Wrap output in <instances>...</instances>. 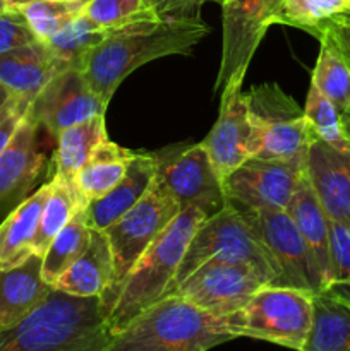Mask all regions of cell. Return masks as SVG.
<instances>
[{
    "instance_id": "19",
    "label": "cell",
    "mask_w": 350,
    "mask_h": 351,
    "mask_svg": "<svg viewBox=\"0 0 350 351\" xmlns=\"http://www.w3.org/2000/svg\"><path fill=\"white\" fill-rule=\"evenodd\" d=\"M43 257H27L23 264L0 269V331L14 328L40 307L55 290L41 276Z\"/></svg>"
},
{
    "instance_id": "33",
    "label": "cell",
    "mask_w": 350,
    "mask_h": 351,
    "mask_svg": "<svg viewBox=\"0 0 350 351\" xmlns=\"http://www.w3.org/2000/svg\"><path fill=\"white\" fill-rule=\"evenodd\" d=\"M84 5L75 0H36L21 7L27 24L40 41H48L65 24L82 14Z\"/></svg>"
},
{
    "instance_id": "12",
    "label": "cell",
    "mask_w": 350,
    "mask_h": 351,
    "mask_svg": "<svg viewBox=\"0 0 350 351\" xmlns=\"http://www.w3.org/2000/svg\"><path fill=\"white\" fill-rule=\"evenodd\" d=\"M304 175L305 160L273 161L254 156L223 178V194L237 209L287 211Z\"/></svg>"
},
{
    "instance_id": "24",
    "label": "cell",
    "mask_w": 350,
    "mask_h": 351,
    "mask_svg": "<svg viewBox=\"0 0 350 351\" xmlns=\"http://www.w3.org/2000/svg\"><path fill=\"white\" fill-rule=\"evenodd\" d=\"M287 215L290 216L302 239L314 254L326 288L333 287L331 266H329V218L312 191L307 171L288 202Z\"/></svg>"
},
{
    "instance_id": "10",
    "label": "cell",
    "mask_w": 350,
    "mask_h": 351,
    "mask_svg": "<svg viewBox=\"0 0 350 351\" xmlns=\"http://www.w3.org/2000/svg\"><path fill=\"white\" fill-rule=\"evenodd\" d=\"M153 156L156 175L180 209L198 208L211 216L226 204L222 178L201 143L168 146Z\"/></svg>"
},
{
    "instance_id": "5",
    "label": "cell",
    "mask_w": 350,
    "mask_h": 351,
    "mask_svg": "<svg viewBox=\"0 0 350 351\" xmlns=\"http://www.w3.org/2000/svg\"><path fill=\"white\" fill-rule=\"evenodd\" d=\"M209 261L246 264L268 285L281 287L283 276L273 254L268 250L253 226L229 202L198 226L175 274L174 290L189 274Z\"/></svg>"
},
{
    "instance_id": "35",
    "label": "cell",
    "mask_w": 350,
    "mask_h": 351,
    "mask_svg": "<svg viewBox=\"0 0 350 351\" xmlns=\"http://www.w3.org/2000/svg\"><path fill=\"white\" fill-rule=\"evenodd\" d=\"M329 266L333 287L350 283V230L329 219Z\"/></svg>"
},
{
    "instance_id": "36",
    "label": "cell",
    "mask_w": 350,
    "mask_h": 351,
    "mask_svg": "<svg viewBox=\"0 0 350 351\" xmlns=\"http://www.w3.org/2000/svg\"><path fill=\"white\" fill-rule=\"evenodd\" d=\"M40 41L19 9H5L0 12V53Z\"/></svg>"
},
{
    "instance_id": "17",
    "label": "cell",
    "mask_w": 350,
    "mask_h": 351,
    "mask_svg": "<svg viewBox=\"0 0 350 351\" xmlns=\"http://www.w3.org/2000/svg\"><path fill=\"white\" fill-rule=\"evenodd\" d=\"M40 127L24 117L10 143L0 154V218H5L17 204L27 197V192L40 177L45 163L38 151Z\"/></svg>"
},
{
    "instance_id": "40",
    "label": "cell",
    "mask_w": 350,
    "mask_h": 351,
    "mask_svg": "<svg viewBox=\"0 0 350 351\" xmlns=\"http://www.w3.org/2000/svg\"><path fill=\"white\" fill-rule=\"evenodd\" d=\"M31 2H36V0H5V5L7 9H21Z\"/></svg>"
},
{
    "instance_id": "39",
    "label": "cell",
    "mask_w": 350,
    "mask_h": 351,
    "mask_svg": "<svg viewBox=\"0 0 350 351\" xmlns=\"http://www.w3.org/2000/svg\"><path fill=\"white\" fill-rule=\"evenodd\" d=\"M14 101H16V98L12 96V93H10L5 86L0 84V119L9 112L10 106L14 105Z\"/></svg>"
},
{
    "instance_id": "18",
    "label": "cell",
    "mask_w": 350,
    "mask_h": 351,
    "mask_svg": "<svg viewBox=\"0 0 350 351\" xmlns=\"http://www.w3.org/2000/svg\"><path fill=\"white\" fill-rule=\"evenodd\" d=\"M65 69L69 65L45 41H34L0 53V84L5 86L14 98L31 106L38 93Z\"/></svg>"
},
{
    "instance_id": "31",
    "label": "cell",
    "mask_w": 350,
    "mask_h": 351,
    "mask_svg": "<svg viewBox=\"0 0 350 351\" xmlns=\"http://www.w3.org/2000/svg\"><path fill=\"white\" fill-rule=\"evenodd\" d=\"M82 14L106 29L161 19L158 0H91Z\"/></svg>"
},
{
    "instance_id": "28",
    "label": "cell",
    "mask_w": 350,
    "mask_h": 351,
    "mask_svg": "<svg viewBox=\"0 0 350 351\" xmlns=\"http://www.w3.org/2000/svg\"><path fill=\"white\" fill-rule=\"evenodd\" d=\"M81 206H88V202L81 197L74 182L54 175V178L50 180V192H48L47 201H45L40 225H38L36 237H34L33 242V252L36 256L43 257L51 240L71 221L74 213Z\"/></svg>"
},
{
    "instance_id": "45",
    "label": "cell",
    "mask_w": 350,
    "mask_h": 351,
    "mask_svg": "<svg viewBox=\"0 0 350 351\" xmlns=\"http://www.w3.org/2000/svg\"><path fill=\"white\" fill-rule=\"evenodd\" d=\"M343 2H345V5H347V9L350 10V0H343Z\"/></svg>"
},
{
    "instance_id": "8",
    "label": "cell",
    "mask_w": 350,
    "mask_h": 351,
    "mask_svg": "<svg viewBox=\"0 0 350 351\" xmlns=\"http://www.w3.org/2000/svg\"><path fill=\"white\" fill-rule=\"evenodd\" d=\"M249 110L263 136L256 158L273 161H302L316 134L304 110L280 89L278 84H263L247 93Z\"/></svg>"
},
{
    "instance_id": "13",
    "label": "cell",
    "mask_w": 350,
    "mask_h": 351,
    "mask_svg": "<svg viewBox=\"0 0 350 351\" xmlns=\"http://www.w3.org/2000/svg\"><path fill=\"white\" fill-rule=\"evenodd\" d=\"M266 285V281L246 264L209 261L189 274L172 293L215 317L223 319L240 311Z\"/></svg>"
},
{
    "instance_id": "38",
    "label": "cell",
    "mask_w": 350,
    "mask_h": 351,
    "mask_svg": "<svg viewBox=\"0 0 350 351\" xmlns=\"http://www.w3.org/2000/svg\"><path fill=\"white\" fill-rule=\"evenodd\" d=\"M27 110H30V106L24 105L21 99L16 98V101L10 106L9 112L0 119V154L5 149L7 144L10 143V139H12V136L16 134L19 123L23 122V119L26 117Z\"/></svg>"
},
{
    "instance_id": "37",
    "label": "cell",
    "mask_w": 350,
    "mask_h": 351,
    "mask_svg": "<svg viewBox=\"0 0 350 351\" xmlns=\"http://www.w3.org/2000/svg\"><path fill=\"white\" fill-rule=\"evenodd\" d=\"M319 31H326V33L336 41L340 50H342L343 55L347 57V60L350 62V10H345V12H340L336 14V16L326 19L325 23L314 31V36Z\"/></svg>"
},
{
    "instance_id": "4",
    "label": "cell",
    "mask_w": 350,
    "mask_h": 351,
    "mask_svg": "<svg viewBox=\"0 0 350 351\" xmlns=\"http://www.w3.org/2000/svg\"><path fill=\"white\" fill-rule=\"evenodd\" d=\"M232 339L222 317L172 293L113 332L103 351H208Z\"/></svg>"
},
{
    "instance_id": "29",
    "label": "cell",
    "mask_w": 350,
    "mask_h": 351,
    "mask_svg": "<svg viewBox=\"0 0 350 351\" xmlns=\"http://www.w3.org/2000/svg\"><path fill=\"white\" fill-rule=\"evenodd\" d=\"M88 206H81L71 221L57 233L51 243L48 245L47 252L43 254V263H41V276L48 285L55 288L58 278L69 269L72 263L78 257L82 256L88 249L91 228L88 225V215H86Z\"/></svg>"
},
{
    "instance_id": "43",
    "label": "cell",
    "mask_w": 350,
    "mask_h": 351,
    "mask_svg": "<svg viewBox=\"0 0 350 351\" xmlns=\"http://www.w3.org/2000/svg\"><path fill=\"white\" fill-rule=\"evenodd\" d=\"M7 9V5H5V0H0V12H3V10Z\"/></svg>"
},
{
    "instance_id": "44",
    "label": "cell",
    "mask_w": 350,
    "mask_h": 351,
    "mask_svg": "<svg viewBox=\"0 0 350 351\" xmlns=\"http://www.w3.org/2000/svg\"><path fill=\"white\" fill-rule=\"evenodd\" d=\"M75 2H79V3H82V5H86V3H89V2H91V0H75Z\"/></svg>"
},
{
    "instance_id": "42",
    "label": "cell",
    "mask_w": 350,
    "mask_h": 351,
    "mask_svg": "<svg viewBox=\"0 0 350 351\" xmlns=\"http://www.w3.org/2000/svg\"><path fill=\"white\" fill-rule=\"evenodd\" d=\"M343 127H345L347 137H349V139H350V120H349V122H345V125H343Z\"/></svg>"
},
{
    "instance_id": "2",
    "label": "cell",
    "mask_w": 350,
    "mask_h": 351,
    "mask_svg": "<svg viewBox=\"0 0 350 351\" xmlns=\"http://www.w3.org/2000/svg\"><path fill=\"white\" fill-rule=\"evenodd\" d=\"M110 336L100 298L54 290L24 321L0 331V351H103Z\"/></svg>"
},
{
    "instance_id": "34",
    "label": "cell",
    "mask_w": 350,
    "mask_h": 351,
    "mask_svg": "<svg viewBox=\"0 0 350 351\" xmlns=\"http://www.w3.org/2000/svg\"><path fill=\"white\" fill-rule=\"evenodd\" d=\"M345 10L349 9L343 0H283L275 24H288L314 34L326 19Z\"/></svg>"
},
{
    "instance_id": "9",
    "label": "cell",
    "mask_w": 350,
    "mask_h": 351,
    "mask_svg": "<svg viewBox=\"0 0 350 351\" xmlns=\"http://www.w3.org/2000/svg\"><path fill=\"white\" fill-rule=\"evenodd\" d=\"M246 75H233L222 89L218 120L202 141L218 177L225 178L249 158L257 156L263 136L249 110L247 93L242 91Z\"/></svg>"
},
{
    "instance_id": "11",
    "label": "cell",
    "mask_w": 350,
    "mask_h": 351,
    "mask_svg": "<svg viewBox=\"0 0 350 351\" xmlns=\"http://www.w3.org/2000/svg\"><path fill=\"white\" fill-rule=\"evenodd\" d=\"M237 211L253 226L257 237L277 259L283 276L281 287L299 288L311 293L325 290L326 285L314 254L302 239L287 211H271V209H237Z\"/></svg>"
},
{
    "instance_id": "23",
    "label": "cell",
    "mask_w": 350,
    "mask_h": 351,
    "mask_svg": "<svg viewBox=\"0 0 350 351\" xmlns=\"http://www.w3.org/2000/svg\"><path fill=\"white\" fill-rule=\"evenodd\" d=\"M50 182L27 195L0 221V269H10L33 256V242Z\"/></svg>"
},
{
    "instance_id": "30",
    "label": "cell",
    "mask_w": 350,
    "mask_h": 351,
    "mask_svg": "<svg viewBox=\"0 0 350 351\" xmlns=\"http://www.w3.org/2000/svg\"><path fill=\"white\" fill-rule=\"evenodd\" d=\"M110 31L112 29H106V27L93 23L84 14H79L45 43L69 67L81 69L82 62L88 57L89 51L98 47L100 43H103Z\"/></svg>"
},
{
    "instance_id": "20",
    "label": "cell",
    "mask_w": 350,
    "mask_h": 351,
    "mask_svg": "<svg viewBox=\"0 0 350 351\" xmlns=\"http://www.w3.org/2000/svg\"><path fill=\"white\" fill-rule=\"evenodd\" d=\"M154 175L156 161L153 153H136L122 180L103 197L88 202L86 215L89 228L105 230L126 215L146 194Z\"/></svg>"
},
{
    "instance_id": "27",
    "label": "cell",
    "mask_w": 350,
    "mask_h": 351,
    "mask_svg": "<svg viewBox=\"0 0 350 351\" xmlns=\"http://www.w3.org/2000/svg\"><path fill=\"white\" fill-rule=\"evenodd\" d=\"M106 139L105 115L65 129L57 136V151L54 154L55 175L74 180L75 173L84 167L93 151Z\"/></svg>"
},
{
    "instance_id": "14",
    "label": "cell",
    "mask_w": 350,
    "mask_h": 351,
    "mask_svg": "<svg viewBox=\"0 0 350 351\" xmlns=\"http://www.w3.org/2000/svg\"><path fill=\"white\" fill-rule=\"evenodd\" d=\"M283 0H229L223 5V45L215 91H222L233 75H246L250 60L277 23Z\"/></svg>"
},
{
    "instance_id": "3",
    "label": "cell",
    "mask_w": 350,
    "mask_h": 351,
    "mask_svg": "<svg viewBox=\"0 0 350 351\" xmlns=\"http://www.w3.org/2000/svg\"><path fill=\"white\" fill-rule=\"evenodd\" d=\"M206 218V213L198 208L180 209L177 218L148 247L124 278L112 305L105 312L110 335L126 328L144 308L172 293L175 274L189 242Z\"/></svg>"
},
{
    "instance_id": "21",
    "label": "cell",
    "mask_w": 350,
    "mask_h": 351,
    "mask_svg": "<svg viewBox=\"0 0 350 351\" xmlns=\"http://www.w3.org/2000/svg\"><path fill=\"white\" fill-rule=\"evenodd\" d=\"M302 351H350V293L343 287L312 295V326Z\"/></svg>"
},
{
    "instance_id": "15",
    "label": "cell",
    "mask_w": 350,
    "mask_h": 351,
    "mask_svg": "<svg viewBox=\"0 0 350 351\" xmlns=\"http://www.w3.org/2000/svg\"><path fill=\"white\" fill-rule=\"evenodd\" d=\"M105 112L106 105L89 88L81 69L69 67L38 93L26 117L57 137L69 127L105 115Z\"/></svg>"
},
{
    "instance_id": "32",
    "label": "cell",
    "mask_w": 350,
    "mask_h": 351,
    "mask_svg": "<svg viewBox=\"0 0 350 351\" xmlns=\"http://www.w3.org/2000/svg\"><path fill=\"white\" fill-rule=\"evenodd\" d=\"M304 115L318 139L325 141L335 149L350 151V139L347 137L342 115L314 84L309 86Z\"/></svg>"
},
{
    "instance_id": "6",
    "label": "cell",
    "mask_w": 350,
    "mask_h": 351,
    "mask_svg": "<svg viewBox=\"0 0 350 351\" xmlns=\"http://www.w3.org/2000/svg\"><path fill=\"white\" fill-rule=\"evenodd\" d=\"M312 295L299 288L266 285L223 321L233 338L261 339L302 351L312 326Z\"/></svg>"
},
{
    "instance_id": "7",
    "label": "cell",
    "mask_w": 350,
    "mask_h": 351,
    "mask_svg": "<svg viewBox=\"0 0 350 351\" xmlns=\"http://www.w3.org/2000/svg\"><path fill=\"white\" fill-rule=\"evenodd\" d=\"M178 213H180L178 201L165 187L160 177L154 175L146 194L126 215L103 230L108 239L113 261L112 283L105 295L100 298L103 315L112 305L124 278L146 252L148 247L158 239V235L177 218Z\"/></svg>"
},
{
    "instance_id": "22",
    "label": "cell",
    "mask_w": 350,
    "mask_h": 351,
    "mask_svg": "<svg viewBox=\"0 0 350 351\" xmlns=\"http://www.w3.org/2000/svg\"><path fill=\"white\" fill-rule=\"evenodd\" d=\"M112 274L113 261L108 239L103 230L91 228L88 249L58 278L55 290L72 297L102 298L112 283Z\"/></svg>"
},
{
    "instance_id": "41",
    "label": "cell",
    "mask_w": 350,
    "mask_h": 351,
    "mask_svg": "<svg viewBox=\"0 0 350 351\" xmlns=\"http://www.w3.org/2000/svg\"><path fill=\"white\" fill-rule=\"evenodd\" d=\"M205 2H216V3H220V5H225L226 2H229V0H191V3H192V7H194V9H198L199 5H201V3H205Z\"/></svg>"
},
{
    "instance_id": "1",
    "label": "cell",
    "mask_w": 350,
    "mask_h": 351,
    "mask_svg": "<svg viewBox=\"0 0 350 351\" xmlns=\"http://www.w3.org/2000/svg\"><path fill=\"white\" fill-rule=\"evenodd\" d=\"M209 33L199 16L170 17L127 24L110 31L106 40L93 48L81 71L89 88L108 106L120 82L156 58L189 53Z\"/></svg>"
},
{
    "instance_id": "25",
    "label": "cell",
    "mask_w": 350,
    "mask_h": 351,
    "mask_svg": "<svg viewBox=\"0 0 350 351\" xmlns=\"http://www.w3.org/2000/svg\"><path fill=\"white\" fill-rule=\"evenodd\" d=\"M134 156V151L120 147L108 139L103 141L72 180L81 197L91 202L112 191L127 173Z\"/></svg>"
},
{
    "instance_id": "46",
    "label": "cell",
    "mask_w": 350,
    "mask_h": 351,
    "mask_svg": "<svg viewBox=\"0 0 350 351\" xmlns=\"http://www.w3.org/2000/svg\"><path fill=\"white\" fill-rule=\"evenodd\" d=\"M349 287H350V283H349Z\"/></svg>"
},
{
    "instance_id": "16",
    "label": "cell",
    "mask_w": 350,
    "mask_h": 351,
    "mask_svg": "<svg viewBox=\"0 0 350 351\" xmlns=\"http://www.w3.org/2000/svg\"><path fill=\"white\" fill-rule=\"evenodd\" d=\"M305 171L329 219L350 230V151H340L314 137Z\"/></svg>"
},
{
    "instance_id": "26",
    "label": "cell",
    "mask_w": 350,
    "mask_h": 351,
    "mask_svg": "<svg viewBox=\"0 0 350 351\" xmlns=\"http://www.w3.org/2000/svg\"><path fill=\"white\" fill-rule=\"evenodd\" d=\"M316 38L321 47L311 75V84L336 106L345 125L350 120V62L326 31H319Z\"/></svg>"
}]
</instances>
